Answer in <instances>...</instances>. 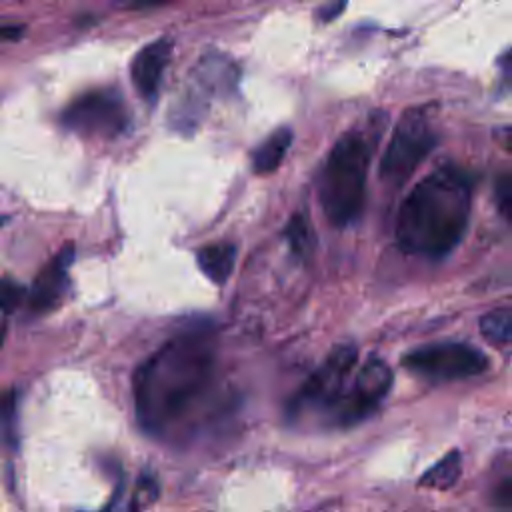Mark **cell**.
I'll return each mask as SVG.
<instances>
[{"instance_id":"6da1fadb","label":"cell","mask_w":512,"mask_h":512,"mask_svg":"<svg viewBox=\"0 0 512 512\" xmlns=\"http://www.w3.org/2000/svg\"><path fill=\"white\" fill-rule=\"evenodd\" d=\"M216 384V346L208 332L170 338L136 370L132 380L140 428L156 438L176 434L208 400Z\"/></svg>"},{"instance_id":"7a4b0ae2","label":"cell","mask_w":512,"mask_h":512,"mask_svg":"<svg viewBox=\"0 0 512 512\" xmlns=\"http://www.w3.org/2000/svg\"><path fill=\"white\" fill-rule=\"evenodd\" d=\"M472 188L474 178L454 164H444L424 176L400 206L398 246L414 256H448L466 234Z\"/></svg>"},{"instance_id":"3957f363","label":"cell","mask_w":512,"mask_h":512,"mask_svg":"<svg viewBox=\"0 0 512 512\" xmlns=\"http://www.w3.org/2000/svg\"><path fill=\"white\" fill-rule=\"evenodd\" d=\"M376 138L370 128H352L332 146L318 186V200L326 220L336 228L354 224L366 202V178Z\"/></svg>"},{"instance_id":"277c9868","label":"cell","mask_w":512,"mask_h":512,"mask_svg":"<svg viewBox=\"0 0 512 512\" xmlns=\"http://www.w3.org/2000/svg\"><path fill=\"white\" fill-rule=\"evenodd\" d=\"M358 350L354 344H338L334 346L324 362L306 378L300 390L292 396L288 404L290 420H300L304 416L316 414L324 422L336 402L346 392L348 378L356 366Z\"/></svg>"},{"instance_id":"5b68a950","label":"cell","mask_w":512,"mask_h":512,"mask_svg":"<svg viewBox=\"0 0 512 512\" xmlns=\"http://www.w3.org/2000/svg\"><path fill=\"white\" fill-rule=\"evenodd\" d=\"M438 144V134L430 122L428 112L422 108L406 110L380 160V178L398 188L402 186L414 170L422 164V160L434 150Z\"/></svg>"},{"instance_id":"8992f818","label":"cell","mask_w":512,"mask_h":512,"mask_svg":"<svg viewBox=\"0 0 512 512\" xmlns=\"http://www.w3.org/2000/svg\"><path fill=\"white\" fill-rule=\"evenodd\" d=\"M402 364L408 372L434 382L464 380L482 374L488 358L482 350L466 342H434L410 350Z\"/></svg>"},{"instance_id":"52a82bcc","label":"cell","mask_w":512,"mask_h":512,"mask_svg":"<svg viewBox=\"0 0 512 512\" xmlns=\"http://www.w3.org/2000/svg\"><path fill=\"white\" fill-rule=\"evenodd\" d=\"M62 124L94 138H116L130 124V110L116 88H98L72 100L62 112Z\"/></svg>"},{"instance_id":"ba28073f","label":"cell","mask_w":512,"mask_h":512,"mask_svg":"<svg viewBox=\"0 0 512 512\" xmlns=\"http://www.w3.org/2000/svg\"><path fill=\"white\" fill-rule=\"evenodd\" d=\"M392 382V368L384 360H366L364 366L356 372L350 388H346L342 398L328 414L326 424L348 428L366 420L382 404L392 388Z\"/></svg>"},{"instance_id":"9c48e42d","label":"cell","mask_w":512,"mask_h":512,"mask_svg":"<svg viewBox=\"0 0 512 512\" xmlns=\"http://www.w3.org/2000/svg\"><path fill=\"white\" fill-rule=\"evenodd\" d=\"M74 260V246L66 244L62 250L40 270L28 292V304L34 312L44 314L56 308L68 288V268Z\"/></svg>"},{"instance_id":"30bf717a","label":"cell","mask_w":512,"mask_h":512,"mask_svg":"<svg viewBox=\"0 0 512 512\" xmlns=\"http://www.w3.org/2000/svg\"><path fill=\"white\" fill-rule=\"evenodd\" d=\"M170 56H172V40L158 38V40L146 44L144 48H140L138 54L132 58L130 78H132L136 92L144 100H148V102L156 100V94L160 90Z\"/></svg>"},{"instance_id":"8fae6325","label":"cell","mask_w":512,"mask_h":512,"mask_svg":"<svg viewBox=\"0 0 512 512\" xmlns=\"http://www.w3.org/2000/svg\"><path fill=\"white\" fill-rule=\"evenodd\" d=\"M192 80L208 96L234 94L238 86V66L224 54L206 52L196 64Z\"/></svg>"},{"instance_id":"7c38bea8","label":"cell","mask_w":512,"mask_h":512,"mask_svg":"<svg viewBox=\"0 0 512 512\" xmlns=\"http://www.w3.org/2000/svg\"><path fill=\"white\" fill-rule=\"evenodd\" d=\"M236 252H238L236 244L216 242V244L204 246L196 252V264L210 282L222 286L232 274V268L236 262Z\"/></svg>"},{"instance_id":"4fadbf2b","label":"cell","mask_w":512,"mask_h":512,"mask_svg":"<svg viewBox=\"0 0 512 512\" xmlns=\"http://www.w3.org/2000/svg\"><path fill=\"white\" fill-rule=\"evenodd\" d=\"M290 144H292V130L288 126H282V128L274 130L252 152V170L260 176L274 172L280 166V162L284 160Z\"/></svg>"},{"instance_id":"5bb4252c","label":"cell","mask_w":512,"mask_h":512,"mask_svg":"<svg viewBox=\"0 0 512 512\" xmlns=\"http://www.w3.org/2000/svg\"><path fill=\"white\" fill-rule=\"evenodd\" d=\"M462 474V456L458 450L442 456L434 466H430L418 480L420 486L432 490H448L452 488Z\"/></svg>"},{"instance_id":"9a60e30c","label":"cell","mask_w":512,"mask_h":512,"mask_svg":"<svg viewBox=\"0 0 512 512\" xmlns=\"http://www.w3.org/2000/svg\"><path fill=\"white\" fill-rule=\"evenodd\" d=\"M284 236H286V242L290 246V252L300 260L308 258L316 248V236H314L312 222H310L306 212H296L288 220Z\"/></svg>"},{"instance_id":"2e32d148","label":"cell","mask_w":512,"mask_h":512,"mask_svg":"<svg viewBox=\"0 0 512 512\" xmlns=\"http://www.w3.org/2000/svg\"><path fill=\"white\" fill-rule=\"evenodd\" d=\"M480 332L482 336L496 344V346H504L512 340V310L510 306H502V308H494L490 312H486L480 322Z\"/></svg>"},{"instance_id":"e0dca14e","label":"cell","mask_w":512,"mask_h":512,"mask_svg":"<svg viewBox=\"0 0 512 512\" xmlns=\"http://www.w3.org/2000/svg\"><path fill=\"white\" fill-rule=\"evenodd\" d=\"M24 298H26V290L22 284L14 282L12 278H0V310L2 312L16 310Z\"/></svg>"},{"instance_id":"ac0fdd59","label":"cell","mask_w":512,"mask_h":512,"mask_svg":"<svg viewBox=\"0 0 512 512\" xmlns=\"http://www.w3.org/2000/svg\"><path fill=\"white\" fill-rule=\"evenodd\" d=\"M494 198H496V208L504 216V220H510V208H512V180L510 174L504 172L494 186Z\"/></svg>"},{"instance_id":"d6986e66","label":"cell","mask_w":512,"mask_h":512,"mask_svg":"<svg viewBox=\"0 0 512 512\" xmlns=\"http://www.w3.org/2000/svg\"><path fill=\"white\" fill-rule=\"evenodd\" d=\"M158 496V486L152 478L148 476H142L138 486H136V492H134V500H132V510L134 512H140L144 508H148Z\"/></svg>"},{"instance_id":"ffe728a7","label":"cell","mask_w":512,"mask_h":512,"mask_svg":"<svg viewBox=\"0 0 512 512\" xmlns=\"http://www.w3.org/2000/svg\"><path fill=\"white\" fill-rule=\"evenodd\" d=\"M494 500H496V504H498L500 508H504V510L510 508V504H512V482H510V478H504V480L498 484Z\"/></svg>"},{"instance_id":"44dd1931","label":"cell","mask_w":512,"mask_h":512,"mask_svg":"<svg viewBox=\"0 0 512 512\" xmlns=\"http://www.w3.org/2000/svg\"><path fill=\"white\" fill-rule=\"evenodd\" d=\"M344 8H346V4H344V2H340V4L330 2V4H326V6H320V8H318V18H320L322 22H330V20L338 18V14H340Z\"/></svg>"},{"instance_id":"7402d4cb","label":"cell","mask_w":512,"mask_h":512,"mask_svg":"<svg viewBox=\"0 0 512 512\" xmlns=\"http://www.w3.org/2000/svg\"><path fill=\"white\" fill-rule=\"evenodd\" d=\"M22 26H0V40H16L22 36Z\"/></svg>"},{"instance_id":"603a6c76","label":"cell","mask_w":512,"mask_h":512,"mask_svg":"<svg viewBox=\"0 0 512 512\" xmlns=\"http://www.w3.org/2000/svg\"><path fill=\"white\" fill-rule=\"evenodd\" d=\"M2 342H4V330L0 328V348H2Z\"/></svg>"}]
</instances>
